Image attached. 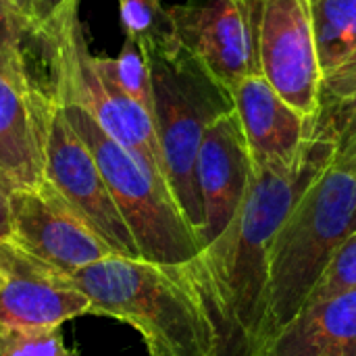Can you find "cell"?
<instances>
[{
    "label": "cell",
    "instance_id": "2e32d148",
    "mask_svg": "<svg viewBox=\"0 0 356 356\" xmlns=\"http://www.w3.org/2000/svg\"><path fill=\"white\" fill-rule=\"evenodd\" d=\"M321 73L356 52V0H309Z\"/></svg>",
    "mask_w": 356,
    "mask_h": 356
},
{
    "label": "cell",
    "instance_id": "d4e9b609",
    "mask_svg": "<svg viewBox=\"0 0 356 356\" xmlns=\"http://www.w3.org/2000/svg\"><path fill=\"white\" fill-rule=\"evenodd\" d=\"M17 186L0 173V242L13 240V209H10V194Z\"/></svg>",
    "mask_w": 356,
    "mask_h": 356
},
{
    "label": "cell",
    "instance_id": "cb8c5ba5",
    "mask_svg": "<svg viewBox=\"0 0 356 356\" xmlns=\"http://www.w3.org/2000/svg\"><path fill=\"white\" fill-rule=\"evenodd\" d=\"M29 2H31V19L35 23V31H38L40 27H44L48 21H52L67 8L77 6L81 0H29Z\"/></svg>",
    "mask_w": 356,
    "mask_h": 356
},
{
    "label": "cell",
    "instance_id": "5bb4252c",
    "mask_svg": "<svg viewBox=\"0 0 356 356\" xmlns=\"http://www.w3.org/2000/svg\"><path fill=\"white\" fill-rule=\"evenodd\" d=\"M252 169L288 167L311 138V119L288 104L263 75H252L232 90Z\"/></svg>",
    "mask_w": 356,
    "mask_h": 356
},
{
    "label": "cell",
    "instance_id": "5b68a950",
    "mask_svg": "<svg viewBox=\"0 0 356 356\" xmlns=\"http://www.w3.org/2000/svg\"><path fill=\"white\" fill-rule=\"evenodd\" d=\"M35 38L50 65L54 102L83 108L106 136L169 186L154 119L98 69L83 33L79 4L40 27Z\"/></svg>",
    "mask_w": 356,
    "mask_h": 356
},
{
    "label": "cell",
    "instance_id": "7402d4cb",
    "mask_svg": "<svg viewBox=\"0 0 356 356\" xmlns=\"http://www.w3.org/2000/svg\"><path fill=\"white\" fill-rule=\"evenodd\" d=\"M35 35V25L15 2L0 0V58L25 60L23 42Z\"/></svg>",
    "mask_w": 356,
    "mask_h": 356
},
{
    "label": "cell",
    "instance_id": "7c38bea8",
    "mask_svg": "<svg viewBox=\"0 0 356 356\" xmlns=\"http://www.w3.org/2000/svg\"><path fill=\"white\" fill-rule=\"evenodd\" d=\"M54 98L40 90L25 60L0 58V173L17 188L46 181V140Z\"/></svg>",
    "mask_w": 356,
    "mask_h": 356
},
{
    "label": "cell",
    "instance_id": "9c48e42d",
    "mask_svg": "<svg viewBox=\"0 0 356 356\" xmlns=\"http://www.w3.org/2000/svg\"><path fill=\"white\" fill-rule=\"evenodd\" d=\"M259 65L269 86L313 121L323 73L309 0H263Z\"/></svg>",
    "mask_w": 356,
    "mask_h": 356
},
{
    "label": "cell",
    "instance_id": "484cf974",
    "mask_svg": "<svg viewBox=\"0 0 356 356\" xmlns=\"http://www.w3.org/2000/svg\"><path fill=\"white\" fill-rule=\"evenodd\" d=\"M10 2H15V4L25 13V15H29V17H31V2H29V0H10ZM31 21H33V19H31ZM33 25H35V23H33Z\"/></svg>",
    "mask_w": 356,
    "mask_h": 356
},
{
    "label": "cell",
    "instance_id": "30bf717a",
    "mask_svg": "<svg viewBox=\"0 0 356 356\" xmlns=\"http://www.w3.org/2000/svg\"><path fill=\"white\" fill-rule=\"evenodd\" d=\"M13 242L65 275L117 257L48 184L10 194Z\"/></svg>",
    "mask_w": 356,
    "mask_h": 356
},
{
    "label": "cell",
    "instance_id": "d6986e66",
    "mask_svg": "<svg viewBox=\"0 0 356 356\" xmlns=\"http://www.w3.org/2000/svg\"><path fill=\"white\" fill-rule=\"evenodd\" d=\"M311 136L336 142L334 165L356 175V100L319 108L311 121Z\"/></svg>",
    "mask_w": 356,
    "mask_h": 356
},
{
    "label": "cell",
    "instance_id": "4316f807",
    "mask_svg": "<svg viewBox=\"0 0 356 356\" xmlns=\"http://www.w3.org/2000/svg\"><path fill=\"white\" fill-rule=\"evenodd\" d=\"M356 232V211H355V217H353V234Z\"/></svg>",
    "mask_w": 356,
    "mask_h": 356
},
{
    "label": "cell",
    "instance_id": "ffe728a7",
    "mask_svg": "<svg viewBox=\"0 0 356 356\" xmlns=\"http://www.w3.org/2000/svg\"><path fill=\"white\" fill-rule=\"evenodd\" d=\"M0 356H77L65 346L60 327H0Z\"/></svg>",
    "mask_w": 356,
    "mask_h": 356
},
{
    "label": "cell",
    "instance_id": "3957f363",
    "mask_svg": "<svg viewBox=\"0 0 356 356\" xmlns=\"http://www.w3.org/2000/svg\"><path fill=\"white\" fill-rule=\"evenodd\" d=\"M356 175L334 163L311 184L273 238L259 355L305 309L323 271L353 234Z\"/></svg>",
    "mask_w": 356,
    "mask_h": 356
},
{
    "label": "cell",
    "instance_id": "e0dca14e",
    "mask_svg": "<svg viewBox=\"0 0 356 356\" xmlns=\"http://www.w3.org/2000/svg\"><path fill=\"white\" fill-rule=\"evenodd\" d=\"M119 17L125 38L144 54H173L181 48L163 0H119Z\"/></svg>",
    "mask_w": 356,
    "mask_h": 356
},
{
    "label": "cell",
    "instance_id": "ba28073f",
    "mask_svg": "<svg viewBox=\"0 0 356 356\" xmlns=\"http://www.w3.org/2000/svg\"><path fill=\"white\" fill-rule=\"evenodd\" d=\"M44 177L117 257L140 259L134 236L111 196L94 154L71 127L60 104L54 106L50 119Z\"/></svg>",
    "mask_w": 356,
    "mask_h": 356
},
{
    "label": "cell",
    "instance_id": "52a82bcc",
    "mask_svg": "<svg viewBox=\"0 0 356 356\" xmlns=\"http://www.w3.org/2000/svg\"><path fill=\"white\" fill-rule=\"evenodd\" d=\"M175 35L229 92L261 75L259 29L263 0H188L167 6Z\"/></svg>",
    "mask_w": 356,
    "mask_h": 356
},
{
    "label": "cell",
    "instance_id": "44dd1931",
    "mask_svg": "<svg viewBox=\"0 0 356 356\" xmlns=\"http://www.w3.org/2000/svg\"><path fill=\"white\" fill-rule=\"evenodd\" d=\"M348 290H356V232L340 246V250L323 271L321 280L317 282L315 290L311 292L305 309Z\"/></svg>",
    "mask_w": 356,
    "mask_h": 356
},
{
    "label": "cell",
    "instance_id": "9a60e30c",
    "mask_svg": "<svg viewBox=\"0 0 356 356\" xmlns=\"http://www.w3.org/2000/svg\"><path fill=\"white\" fill-rule=\"evenodd\" d=\"M261 356H356V290L302 309Z\"/></svg>",
    "mask_w": 356,
    "mask_h": 356
},
{
    "label": "cell",
    "instance_id": "8fae6325",
    "mask_svg": "<svg viewBox=\"0 0 356 356\" xmlns=\"http://www.w3.org/2000/svg\"><path fill=\"white\" fill-rule=\"evenodd\" d=\"M90 315V300L69 275L13 240L0 242V327H60Z\"/></svg>",
    "mask_w": 356,
    "mask_h": 356
},
{
    "label": "cell",
    "instance_id": "ac0fdd59",
    "mask_svg": "<svg viewBox=\"0 0 356 356\" xmlns=\"http://www.w3.org/2000/svg\"><path fill=\"white\" fill-rule=\"evenodd\" d=\"M98 69L131 100H136L150 117L154 115V96H152V75L144 50L129 38H125L119 54L96 56Z\"/></svg>",
    "mask_w": 356,
    "mask_h": 356
},
{
    "label": "cell",
    "instance_id": "6da1fadb",
    "mask_svg": "<svg viewBox=\"0 0 356 356\" xmlns=\"http://www.w3.org/2000/svg\"><path fill=\"white\" fill-rule=\"evenodd\" d=\"M334 159L336 142L311 136L292 165L252 169L238 215L192 261L219 330L223 325L246 356H257L261 346L273 238Z\"/></svg>",
    "mask_w": 356,
    "mask_h": 356
},
{
    "label": "cell",
    "instance_id": "603a6c76",
    "mask_svg": "<svg viewBox=\"0 0 356 356\" xmlns=\"http://www.w3.org/2000/svg\"><path fill=\"white\" fill-rule=\"evenodd\" d=\"M350 100H356V52L336 69L323 73L319 88V108H330Z\"/></svg>",
    "mask_w": 356,
    "mask_h": 356
},
{
    "label": "cell",
    "instance_id": "8992f818",
    "mask_svg": "<svg viewBox=\"0 0 356 356\" xmlns=\"http://www.w3.org/2000/svg\"><path fill=\"white\" fill-rule=\"evenodd\" d=\"M60 108L94 154L111 196L134 236L140 259L156 265L192 263L202 252V246L171 188L106 136L83 108L73 104H60Z\"/></svg>",
    "mask_w": 356,
    "mask_h": 356
},
{
    "label": "cell",
    "instance_id": "7a4b0ae2",
    "mask_svg": "<svg viewBox=\"0 0 356 356\" xmlns=\"http://www.w3.org/2000/svg\"><path fill=\"white\" fill-rule=\"evenodd\" d=\"M69 277L88 296L90 315L131 325L150 356H221V330L192 263L108 257Z\"/></svg>",
    "mask_w": 356,
    "mask_h": 356
},
{
    "label": "cell",
    "instance_id": "4fadbf2b",
    "mask_svg": "<svg viewBox=\"0 0 356 356\" xmlns=\"http://www.w3.org/2000/svg\"><path fill=\"white\" fill-rule=\"evenodd\" d=\"M252 175L248 144L236 111L219 117L204 134L198 152V190L204 225L200 246L213 244L238 215Z\"/></svg>",
    "mask_w": 356,
    "mask_h": 356
},
{
    "label": "cell",
    "instance_id": "277c9868",
    "mask_svg": "<svg viewBox=\"0 0 356 356\" xmlns=\"http://www.w3.org/2000/svg\"><path fill=\"white\" fill-rule=\"evenodd\" d=\"M146 58L152 75V119L167 181L200 242L204 215L196 177L198 152L207 129L236 111L234 98L186 48L173 54H146Z\"/></svg>",
    "mask_w": 356,
    "mask_h": 356
}]
</instances>
